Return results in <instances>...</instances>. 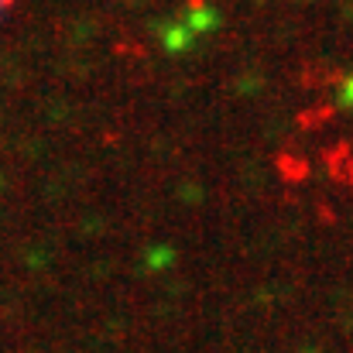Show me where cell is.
Instances as JSON below:
<instances>
[{
    "instance_id": "cell-1",
    "label": "cell",
    "mask_w": 353,
    "mask_h": 353,
    "mask_svg": "<svg viewBox=\"0 0 353 353\" xmlns=\"http://www.w3.org/2000/svg\"><path fill=\"white\" fill-rule=\"evenodd\" d=\"M161 41H165L168 52H185L189 41H192V31H189V24H168L161 31Z\"/></svg>"
},
{
    "instance_id": "cell-2",
    "label": "cell",
    "mask_w": 353,
    "mask_h": 353,
    "mask_svg": "<svg viewBox=\"0 0 353 353\" xmlns=\"http://www.w3.org/2000/svg\"><path fill=\"white\" fill-rule=\"evenodd\" d=\"M213 24H216V14H213V10H199V14L192 10V14H189V31H192V34H196V31H210Z\"/></svg>"
},
{
    "instance_id": "cell-3",
    "label": "cell",
    "mask_w": 353,
    "mask_h": 353,
    "mask_svg": "<svg viewBox=\"0 0 353 353\" xmlns=\"http://www.w3.org/2000/svg\"><path fill=\"white\" fill-rule=\"evenodd\" d=\"M340 103H343L347 110H353V76H347V79L340 83Z\"/></svg>"
}]
</instances>
